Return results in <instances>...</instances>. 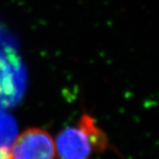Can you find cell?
I'll use <instances>...</instances> for the list:
<instances>
[{
	"mask_svg": "<svg viewBox=\"0 0 159 159\" xmlns=\"http://www.w3.org/2000/svg\"><path fill=\"white\" fill-rule=\"evenodd\" d=\"M59 159H89L108 146V139L95 119L83 114L75 125L61 131L55 141Z\"/></svg>",
	"mask_w": 159,
	"mask_h": 159,
	"instance_id": "6da1fadb",
	"label": "cell"
},
{
	"mask_svg": "<svg viewBox=\"0 0 159 159\" xmlns=\"http://www.w3.org/2000/svg\"><path fill=\"white\" fill-rule=\"evenodd\" d=\"M56 157L54 139L38 127L24 130L11 146L0 148V159H55Z\"/></svg>",
	"mask_w": 159,
	"mask_h": 159,
	"instance_id": "7a4b0ae2",
	"label": "cell"
}]
</instances>
